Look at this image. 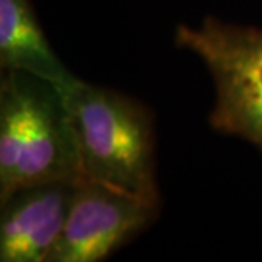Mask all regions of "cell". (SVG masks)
Instances as JSON below:
<instances>
[{"label": "cell", "instance_id": "cell-1", "mask_svg": "<svg viewBox=\"0 0 262 262\" xmlns=\"http://www.w3.org/2000/svg\"><path fill=\"white\" fill-rule=\"evenodd\" d=\"M83 178L63 88L0 70V203L25 187Z\"/></svg>", "mask_w": 262, "mask_h": 262}, {"label": "cell", "instance_id": "cell-2", "mask_svg": "<svg viewBox=\"0 0 262 262\" xmlns=\"http://www.w3.org/2000/svg\"><path fill=\"white\" fill-rule=\"evenodd\" d=\"M84 179L160 204L153 115L140 101L75 77L63 88Z\"/></svg>", "mask_w": 262, "mask_h": 262}, {"label": "cell", "instance_id": "cell-3", "mask_svg": "<svg viewBox=\"0 0 262 262\" xmlns=\"http://www.w3.org/2000/svg\"><path fill=\"white\" fill-rule=\"evenodd\" d=\"M175 44L200 58L211 76L213 130L241 137L262 151V28L207 16L195 27L179 24Z\"/></svg>", "mask_w": 262, "mask_h": 262}, {"label": "cell", "instance_id": "cell-4", "mask_svg": "<svg viewBox=\"0 0 262 262\" xmlns=\"http://www.w3.org/2000/svg\"><path fill=\"white\" fill-rule=\"evenodd\" d=\"M149 203L91 179L77 181L64 227L46 262H101L159 215Z\"/></svg>", "mask_w": 262, "mask_h": 262}, {"label": "cell", "instance_id": "cell-5", "mask_svg": "<svg viewBox=\"0 0 262 262\" xmlns=\"http://www.w3.org/2000/svg\"><path fill=\"white\" fill-rule=\"evenodd\" d=\"M76 184H37L0 203V262H46L64 227Z\"/></svg>", "mask_w": 262, "mask_h": 262}, {"label": "cell", "instance_id": "cell-6", "mask_svg": "<svg viewBox=\"0 0 262 262\" xmlns=\"http://www.w3.org/2000/svg\"><path fill=\"white\" fill-rule=\"evenodd\" d=\"M0 70H18L64 88L76 76L50 46L31 0H0Z\"/></svg>", "mask_w": 262, "mask_h": 262}]
</instances>
